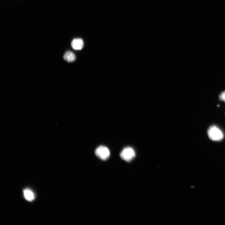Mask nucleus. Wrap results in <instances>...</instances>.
<instances>
[{
  "instance_id": "3",
  "label": "nucleus",
  "mask_w": 225,
  "mask_h": 225,
  "mask_svg": "<svg viewBox=\"0 0 225 225\" xmlns=\"http://www.w3.org/2000/svg\"><path fill=\"white\" fill-rule=\"evenodd\" d=\"M95 154L101 160H105L109 157L110 152L107 147L104 146H100L96 149Z\"/></svg>"
},
{
  "instance_id": "6",
  "label": "nucleus",
  "mask_w": 225,
  "mask_h": 225,
  "mask_svg": "<svg viewBox=\"0 0 225 225\" xmlns=\"http://www.w3.org/2000/svg\"><path fill=\"white\" fill-rule=\"evenodd\" d=\"M23 194L25 199L31 201L34 200L35 197L33 192L30 189H27L23 191Z\"/></svg>"
},
{
  "instance_id": "5",
  "label": "nucleus",
  "mask_w": 225,
  "mask_h": 225,
  "mask_svg": "<svg viewBox=\"0 0 225 225\" xmlns=\"http://www.w3.org/2000/svg\"><path fill=\"white\" fill-rule=\"evenodd\" d=\"M63 58L65 60L71 62L74 61L76 59L75 55L72 52L70 51L67 52L63 56Z\"/></svg>"
},
{
  "instance_id": "1",
  "label": "nucleus",
  "mask_w": 225,
  "mask_h": 225,
  "mask_svg": "<svg viewBox=\"0 0 225 225\" xmlns=\"http://www.w3.org/2000/svg\"><path fill=\"white\" fill-rule=\"evenodd\" d=\"M208 137L214 141H220L223 138L224 134L222 130L215 125L210 126L208 130Z\"/></svg>"
},
{
  "instance_id": "7",
  "label": "nucleus",
  "mask_w": 225,
  "mask_h": 225,
  "mask_svg": "<svg viewBox=\"0 0 225 225\" xmlns=\"http://www.w3.org/2000/svg\"><path fill=\"white\" fill-rule=\"evenodd\" d=\"M219 99L225 102V91L222 92L219 96Z\"/></svg>"
},
{
  "instance_id": "4",
  "label": "nucleus",
  "mask_w": 225,
  "mask_h": 225,
  "mask_svg": "<svg viewBox=\"0 0 225 225\" xmlns=\"http://www.w3.org/2000/svg\"><path fill=\"white\" fill-rule=\"evenodd\" d=\"M72 48L76 50H80L83 47L84 43L83 40L81 38L74 39L71 42Z\"/></svg>"
},
{
  "instance_id": "2",
  "label": "nucleus",
  "mask_w": 225,
  "mask_h": 225,
  "mask_svg": "<svg viewBox=\"0 0 225 225\" xmlns=\"http://www.w3.org/2000/svg\"><path fill=\"white\" fill-rule=\"evenodd\" d=\"M121 158L127 162H130L135 157V152L133 148L127 147L124 148L120 154Z\"/></svg>"
}]
</instances>
